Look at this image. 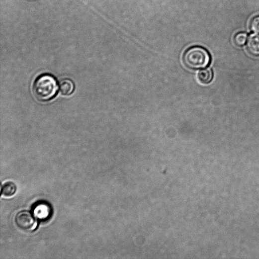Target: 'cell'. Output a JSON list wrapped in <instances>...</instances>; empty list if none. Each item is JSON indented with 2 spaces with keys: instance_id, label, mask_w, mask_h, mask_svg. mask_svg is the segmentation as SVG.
Returning <instances> with one entry per match:
<instances>
[{
  "instance_id": "cell-1",
  "label": "cell",
  "mask_w": 259,
  "mask_h": 259,
  "mask_svg": "<svg viewBox=\"0 0 259 259\" xmlns=\"http://www.w3.org/2000/svg\"><path fill=\"white\" fill-rule=\"evenodd\" d=\"M183 62L187 68L198 70L206 68L211 62V56L204 47L195 46L188 48L183 56Z\"/></svg>"
},
{
  "instance_id": "cell-2",
  "label": "cell",
  "mask_w": 259,
  "mask_h": 259,
  "mask_svg": "<svg viewBox=\"0 0 259 259\" xmlns=\"http://www.w3.org/2000/svg\"><path fill=\"white\" fill-rule=\"evenodd\" d=\"M33 93L36 98L41 101H48L53 99L58 90V85L52 76L44 74L40 76L33 85Z\"/></svg>"
},
{
  "instance_id": "cell-3",
  "label": "cell",
  "mask_w": 259,
  "mask_h": 259,
  "mask_svg": "<svg viewBox=\"0 0 259 259\" xmlns=\"http://www.w3.org/2000/svg\"><path fill=\"white\" fill-rule=\"evenodd\" d=\"M14 221L16 226L25 232H33L38 226L37 219L27 211H22L17 213Z\"/></svg>"
},
{
  "instance_id": "cell-4",
  "label": "cell",
  "mask_w": 259,
  "mask_h": 259,
  "mask_svg": "<svg viewBox=\"0 0 259 259\" xmlns=\"http://www.w3.org/2000/svg\"><path fill=\"white\" fill-rule=\"evenodd\" d=\"M33 214L37 219L46 220L51 216L52 208L47 203L41 202L34 207Z\"/></svg>"
},
{
  "instance_id": "cell-5",
  "label": "cell",
  "mask_w": 259,
  "mask_h": 259,
  "mask_svg": "<svg viewBox=\"0 0 259 259\" xmlns=\"http://www.w3.org/2000/svg\"><path fill=\"white\" fill-rule=\"evenodd\" d=\"M247 50L252 55L259 56V34H253L250 35L247 42Z\"/></svg>"
},
{
  "instance_id": "cell-6",
  "label": "cell",
  "mask_w": 259,
  "mask_h": 259,
  "mask_svg": "<svg viewBox=\"0 0 259 259\" xmlns=\"http://www.w3.org/2000/svg\"><path fill=\"white\" fill-rule=\"evenodd\" d=\"M17 186L11 181H7L3 184L1 188V197L8 198L12 197L16 192Z\"/></svg>"
},
{
  "instance_id": "cell-7",
  "label": "cell",
  "mask_w": 259,
  "mask_h": 259,
  "mask_svg": "<svg viewBox=\"0 0 259 259\" xmlns=\"http://www.w3.org/2000/svg\"><path fill=\"white\" fill-rule=\"evenodd\" d=\"M59 87L61 93L64 95L72 94L75 89L74 83L69 79L62 80L60 83Z\"/></svg>"
},
{
  "instance_id": "cell-8",
  "label": "cell",
  "mask_w": 259,
  "mask_h": 259,
  "mask_svg": "<svg viewBox=\"0 0 259 259\" xmlns=\"http://www.w3.org/2000/svg\"><path fill=\"white\" fill-rule=\"evenodd\" d=\"M199 81L204 84L210 83L213 78V73L210 68H205L200 70L197 75Z\"/></svg>"
},
{
  "instance_id": "cell-9",
  "label": "cell",
  "mask_w": 259,
  "mask_h": 259,
  "mask_svg": "<svg viewBox=\"0 0 259 259\" xmlns=\"http://www.w3.org/2000/svg\"><path fill=\"white\" fill-rule=\"evenodd\" d=\"M248 38V35L247 33L244 32H238L234 37V43L238 47H242L246 44Z\"/></svg>"
},
{
  "instance_id": "cell-10",
  "label": "cell",
  "mask_w": 259,
  "mask_h": 259,
  "mask_svg": "<svg viewBox=\"0 0 259 259\" xmlns=\"http://www.w3.org/2000/svg\"><path fill=\"white\" fill-rule=\"evenodd\" d=\"M249 28L251 32L259 34V15L253 17L249 22Z\"/></svg>"
}]
</instances>
